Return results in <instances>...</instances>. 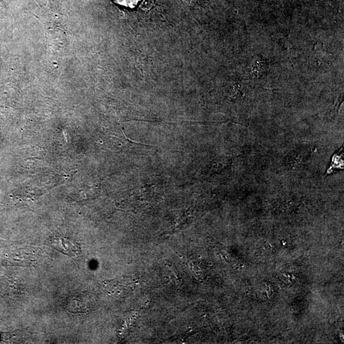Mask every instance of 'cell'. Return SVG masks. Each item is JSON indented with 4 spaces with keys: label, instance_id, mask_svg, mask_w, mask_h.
Segmentation results:
<instances>
[{
    "label": "cell",
    "instance_id": "obj_1",
    "mask_svg": "<svg viewBox=\"0 0 344 344\" xmlns=\"http://www.w3.org/2000/svg\"><path fill=\"white\" fill-rule=\"evenodd\" d=\"M50 242L54 249L67 256L75 257L78 253V248L67 238L61 237V236L53 237Z\"/></svg>",
    "mask_w": 344,
    "mask_h": 344
}]
</instances>
